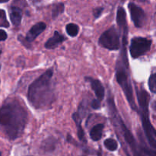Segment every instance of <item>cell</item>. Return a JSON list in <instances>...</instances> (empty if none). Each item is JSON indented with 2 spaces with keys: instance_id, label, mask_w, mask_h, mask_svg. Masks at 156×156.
Wrapping results in <instances>:
<instances>
[{
  "instance_id": "cell-10",
  "label": "cell",
  "mask_w": 156,
  "mask_h": 156,
  "mask_svg": "<svg viewBox=\"0 0 156 156\" xmlns=\"http://www.w3.org/2000/svg\"><path fill=\"white\" fill-rule=\"evenodd\" d=\"M46 27H47V25H46L45 23L42 22V21L35 24L34 25H33L30 27V29L28 30L27 34H26V41L29 44L32 43L41 33H43L45 30Z\"/></svg>"
},
{
  "instance_id": "cell-27",
  "label": "cell",
  "mask_w": 156,
  "mask_h": 156,
  "mask_svg": "<svg viewBox=\"0 0 156 156\" xmlns=\"http://www.w3.org/2000/svg\"><path fill=\"white\" fill-rule=\"evenodd\" d=\"M152 108H153L154 111H156V101H153V103H152Z\"/></svg>"
},
{
  "instance_id": "cell-15",
  "label": "cell",
  "mask_w": 156,
  "mask_h": 156,
  "mask_svg": "<svg viewBox=\"0 0 156 156\" xmlns=\"http://www.w3.org/2000/svg\"><path fill=\"white\" fill-rule=\"evenodd\" d=\"M105 129V125L103 123H98L94 125L90 131V137L94 142L99 141L102 137V133Z\"/></svg>"
},
{
  "instance_id": "cell-5",
  "label": "cell",
  "mask_w": 156,
  "mask_h": 156,
  "mask_svg": "<svg viewBox=\"0 0 156 156\" xmlns=\"http://www.w3.org/2000/svg\"><path fill=\"white\" fill-rule=\"evenodd\" d=\"M136 90L137 101L140 106L138 112L141 118L145 135L151 147L156 150V129L153 127L149 119V105L150 96L144 88H136Z\"/></svg>"
},
{
  "instance_id": "cell-7",
  "label": "cell",
  "mask_w": 156,
  "mask_h": 156,
  "mask_svg": "<svg viewBox=\"0 0 156 156\" xmlns=\"http://www.w3.org/2000/svg\"><path fill=\"white\" fill-rule=\"evenodd\" d=\"M152 41L143 37L132 38L129 45V53L133 59L140 57L149 52L152 46Z\"/></svg>"
},
{
  "instance_id": "cell-13",
  "label": "cell",
  "mask_w": 156,
  "mask_h": 156,
  "mask_svg": "<svg viewBox=\"0 0 156 156\" xmlns=\"http://www.w3.org/2000/svg\"><path fill=\"white\" fill-rule=\"evenodd\" d=\"M73 119L75 121V123L77 127V134L78 137H79V140L84 143H86V138H85V131H84L83 128L82 126V114L79 111L73 113Z\"/></svg>"
},
{
  "instance_id": "cell-29",
  "label": "cell",
  "mask_w": 156,
  "mask_h": 156,
  "mask_svg": "<svg viewBox=\"0 0 156 156\" xmlns=\"http://www.w3.org/2000/svg\"><path fill=\"white\" fill-rule=\"evenodd\" d=\"M138 1H140V2H145V1H146V0H138Z\"/></svg>"
},
{
  "instance_id": "cell-1",
  "label": "cell",
  "mask_w": 156,
  "mask_h": 156,
  "mask_svg": "<svg viewBox=\"0 0 156 156\" xmlns=\"http://www.w3.org/2000/svg\"><path fill=\"white\" fill-rule=\"evenodd\" d=\"M28 120L26 108L17 99L5 102L0 111V125L2 131L10 140L19 138L24 133Z\"/></svg>"
},
{
  "instance_id": "cell-12",
  "label": "cell",
  "mask_w": 156,
  "mask_h": 156,
  "mask_svg": "<svg viewBox=\"0 0 156 156\" xmlns=\"http://www.w3.org/2000/svg\"><path fill=\"white\" fill-rule=\"evenodd\" d=\"M65 40V37L61 34L59 31L56 30L53 33V36L47 40V42L45 43L44 47H45V48L48 49V50H52V49L56 48L59 44H62Z\"/></svg>"
},
{
  "instance_id": "cell-9",
  "label": "cell",
  "mask_w": 156,
  "mask_h": 156,
  "mask_svg": "<svg viewBox=\"0 0 156 156\" xmlns=\"http://www.w3.org/2000/svg\"><path fill=\"white\" fill-rule=\"evenodd\" d=\"M85 80L90 84L91 88L94 91L98 100H99L100 101H103V99L105 98V88H104L103 85L100 82V80L94 79L92 77H85Z\"/></svg>"
},
{
  "instance_id": "cell-6",
  "label": "cell",
  "mask_w": 156,
  "mask_h": 156,
  "mask_svg": "<svg viewBox=\"0 0 156 156\" xmlns=\"http://www.w3.org/2000/svg\"><path fill=\"white\" fill-rule=\"evenodd\" d=\"M98 44L102 47L109 50H118L120 48V34L116 29L115 26H112L105 30L98 39Z\"/></svg>"
},
{
  "instance_id": "cell-3",
  "label": "cell",
  "mask_w": 156,
  "mask_h": 156,
  "mask_svg": "<svg viewBox=\"0 0 156 156\" xmlns=\"http://www.w3.org/2000/svg\"><path fill=\"white\" fill-rule=\"evenodd\" d=\"M122 47L120 53L116 62V79L122 88L126 98L133 111L138 112L136 103L133 95V88L131 82L129 61L127 57V37L128 34L122 35Z\"/></svg>"
},
{
  "instance_id": "cell-25",
  "label": "cell",
  "mask_w": 156,
  "mask_h": 156,
  "mask_svg": "<svg viewBox=\"0 0 156 156\" xmlns=\"http://www.w3.org/2000/svg\"><path fill=\"white\" fill-rule=\"evenodd\" d=\"M18 40L20 41V42L21 43V44H23V45L24 46V47H28V48H30V44H29L28 42H27V41H26V39L24 37H23L22 35H19V36L18 37Z\"/></svg>"
},
{
  "instance_id": "cell-26",
  "label": "cell",
  "mask_w": 156,
  "mask_h": 156,
  "mask_svg": "<svg viewBox=\"0 0 156 156\" xmlns=\"http://www.w3.org/2000/svg\"><path fill=\"white\" fill-rule=\"evenodd\" d=\"M8 37V34L4 30H0V41H4L7 39Z\"/></svg>"
},
{
  "instance_id": "cell-19",
  "label": "cell",
  "mask_w": 156,
  "mask_h": 156,
  "mask_svg": "<svg viewBox=\"0 0 156 156\" xmlns=\"http://www.w3.org/2000/svg\"><path fill=\"white\" fill-rule=\"evenodd\" d=\"M64 9H65V6H64L63 3L59 2L57 4L54 5L53 9H52V18L53 19L57 18L59 15L63 13Z\"/></svg>"
},
{
  "instance_id": "cell-11",
  "label": "cell",
  "mask_w": 156,
  "mask_h": 156,
  "mask_svg": "<svg viewBox=\"0 0 156 156\" xmlns=\"http://www.w3.org/2000/svg\"><path fill=\"white\" fill-rule=\"evenodd\" d=\"M117 23L120 34L128 33V25L126 22V13L123 7H119L117 12Z\"/></svg>"
},
{
  "instance_id": "cell-14",
  "label": "cell",
  "mask_w": 156,
  "mask_h": 156,
  "mask_svg": "<svg viewBox=\"0 0 156 156\" xmlns=\"http://www.w3.org/2000/svg\"><path fill=\"white\" fill-rule=\"evenodd\" d=\"M9 16L14 25L19 26L22 19V10L18 6L12 5L9 9Z\"/></svg>"
},
{
  "instance_id": "cell-2",
  "label": "cell",
  "mask_w": 156,
  "mask_h": 156,
  "mask_svg": "<svg viewBox=\"0 0 156 156\" xmlns=\"http://www.w3.org/2000/svg\"><path fill=\"white\" fill-rule=\"evenodd\" d=\"M53 76V69H49L29 86L27 99L35 109L43 110L51 108L55 100L52 82Z\"/></svg>"
},
{
  "instance_id": "cell-23",
  "label": "cell",
  "mask_w": 156,
  "mask_h": 156,
  "mask_svg": "<svg viewBox=\"0 0 156 156\" xmlns=\"http://www.w3.org/2000/svg\"><path fill=\"white\" fill-rule=\"evenodd\" d=\"M104 11V8L103 7H97L93 10V15L95 18H98L101 15L102 12Z\"/></svg>"
},
{
  "instance_id": "cell-17",
  "label": "cell",
  "mask_w": 156,
  "mask_h": 156,
  "mask_svg": "<svg viewBox=\"0 0 156 156\" xmlns=\"http://www.w3.org/2000/svg\"><path fill=\"white\" fill-rule=\"evenodd\" d=\"M66 30L69 36L74 37L77 36L79 34V27L77 24H74V23H69L66 26Z\"/></svg>"
},
{
  "instance_id": "cell-18",
  "label": "cell",
  "mask_w": 156,
  "mask_h": 156,
  "mask_svg": "<svg viewBox=\"0 0 156 156\" xmlns=\"http://www.w3.org/2000/svg\"><path fill=\"white\" fill-rule=\"evenodd\" d=\"M104 145H105V147L108 150L111 151V152H114L118 148V144H117V142L115 140L112 138H108L105 140L104 142Z\"/></svg>"
},
{
  "instance_id": "cell-24",
  "label": "cell",
  "mask_w": 156,
  "mask_h": 156,
  "mask_svg": "<svg viewBox=\"0 0 156 156\" xmlns=\"http://www.w3.org/2000/svg\"><path fill=\"white\" fill-rule=\"evenodd\" d=\"M91 107L94 110H98L101 108V101L98 99H94L92 100L91 104Z\"/></svg>"
},
{
  "instance_id": "cell-22",
  "label": "cell",
  "mask_w": 156,
  "mask_h": 156,
  "mask_svg": "<svg viewBox=\"0 0 156 156\" xmlns=\"http://www.w3.org/2000/svg\"><path fill=\"white\" fill-rule=\"evenodd\" d=\"M140 149H141L142 152L145 153L148 156H156V150H152V149H149L147 146H140Z\"/></svg>"
},
{
  "instance_id": "cell-8",
  "label": "cell",
  "mask_w": 156,
  "mask_h": 156,
  "mask_svg": "<svg viewBox=\"0 0 156 156\" xmlns=\"http://www.w3.org/2000/svg\"><path fill=\"white\" fill-rule=\"evenodd\" d=\"M131 19L136 27H143L146 21V14L141 7L136 5L135 3L130 2L128 5Z\"/></svg>"
},
{
  "instance_id": "cell-4",
  "label": "cell",
  "mask_w": 156,
  "mask_h": 156,
  "mask_svg": "<svg viewBox=\"0 0 156 156\" xmlns=\"http://www.w3.org/2000/svg\"><path fill=\"white\" fill-rule=\"evenodd\" d=\"M108 109H109V113L111 114V119L112 120L114 128H115V129H117V132L118 133H120L124 142L127 144L129 149H131L134 156H143L141 155V152H140L141 151L140 146H139V145L137 144L132 133L126 127V124L120 117V114H119L118 111L117 110V108L115 106L114 100L113 98L112 95H111V92L108 93Z\"/></svg>"
},
{
  "instance_id": "cell-21",
  "label": "cell",
  "mask_w": 156,
  "mask_h": 156,
  "mask_svg": "<svg viewBox=\"0 0 156 156\" xmlns=\"http://www.w3.org/2000/svg\"><path fill=\"white\" fill-rule=\"evenodd\" d=\"M9 23L8 21L7 18H6V14L5 10L1 9L0 11V27H9Z\"/></svg>"
},
{
  "instance_id": "cell-28",
  "label": "cell",
  "mask_w": 156,
  "mask_h": 156,
  "mask_svg": "<svg viewBox=\"0 0 156 156\" xmlns=\"http://www.w3.org/2000/svg\"><path fill=\"white\" fill-rule=\"evenodd\" d=\"M8 1H9V0H0V2L1 3H4V2H7Z\"/></svg>"
},
{
  "instance_id": "cell-20",
  "label": "cell",
  "mask_w": 156,
  "mask_h": 156,
  "mask_svg": "<svg viewBox=\"0 0 156 156\" xmlns=\"http://www.w3.org/2000/svg\"><path fill=\"white\" fill-rule=\"evenodd\" d=\"M148 85L152 93H156V73L151 75L148 81Z\"/></svg>"
},
{
  "instance_id": "cell-16",
  "label": "cell",
  "mask_w": 156,
  "mask_h": 156,
  "mask_svg": "<svg viewBox=\"0 0 156 156\" xmlns=\"http://www.w3.org/2000/svg\"><path fill=\"white\" fill-rule=\"evenodd\" d=\"M56 140L53 137H49L46 139L41 145V149L46 152H53L56 149Z\"/></svg>"
}]
</instances>
